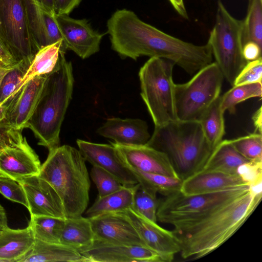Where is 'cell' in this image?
I'll use <instances>...</instances> for the list:
<instances>
[{"instance_id":"23","label":"cell","mask_w":262,"mask_h":262,"mask_svg":"<svg viewBox=\"0 0 262 262\" xmlns=\"http://www.w3.org/2000/svg\"><path fill=\"white\" fill-rule=\"evenodd\" d=\"M90 262L76 249L62 244L35 239L32 249L18 262Z\"/></svg>"},{"instance_id":"3","label":"cell","mask_w":262,"mask_h":262,"mask_svg":"<svg viewBox=\"0 0 262 262\" xmlns=\"http://www.w3.org/2000/svg\"><path fill=\"white\" fill-rule=\"evenodd\" d=\"M61 52L55 69L47 74L35 109L26 124L38 140V144L49 150L59 146V134L72 99L74 76L70 61Z\"/></svg>"},{"instance_id":"38","label":"cell","mask_w":262,"mask_h":262,"mask_svg":"<svg viewBox=\"0 0 262 262\" xmlns=\"http://www.w3.org/2000/svg\"><path fill=\"white\" fill-rule=\"evenodd\" d=\"M0 193L10 201L21 204L28 208V201L25 190L17 181L0 177Z\"/></svg>"},{"instance_id":"33","label":"cell","mask_w":262,"mask_h":262,"mask_svg":"<svg viewBox=\"0 0 262 262\" xmlns=\"http://www.w3.org/2000/svg\"><path fill=\"white\" fill-rule=\"evenodd\" d=\"M243 21V45L253 41L262 47V1L249 0L247 13Z\"/></svg>"},{"instance_id":"28","label":"cell","mask_w":262,"mask_h":262,"mask_svg":"<svg viewBox=\"0 0 262 262\" xmlns=\"http://www.w3.org/2000/svg\"><path fill=\"white\" fill-rule=\"evenodd\" d=\"M94 234L89 217H67L61 231L60 243L78 251L90 246Z\"/></svg>"},{"instance_id":"25","label":"cell","mask_w":262,"mask_h":262,"mask_svg":"<svg viewBox=\"0 0 262 262\" xmlns=\"http://www.w3.org/2000/svg\"><path fill=\"white\" fill-rule=\"evenodd\" d=\"M67 51L62 41H61L39 49L8 103L29 81L37 76L47 75L51 73L56 67L59 60L61 53L62 52L66 53Z\"/></svg>"},{"instance_id":"2","label":"cell","mask_w":262,"mask_h":262,"mask_svg":"<svg viewBox=\"0 0 262 262\" xmlns=\"http://www.w3.org/2000/svg\"><path fill=\"white\" fill-rule=\"evenodd\" d=\"M123 55L136 60L142 56L169 60L189 75L212 62L210 45H196L184 41L159 30L140 19L129 18L120 34Z\"/></svg>"},{"instance_id":"21","label":"cell","mask_w":262,"mask_h":262,"mask_svg":"<svg viewBox=\"0 0 262 262\" xmlns=\"http://www.w3.org/2000/svg\"><path fill=\"white\" fill-rule=\"evenodd\" d=\"M99 135L115 143L128 145H146L151 135L147 123L140 119L112 117L97 130Z\"/></svg>"},{"instance_id":"36","label":"cell","mask_w":262,"mask_h":262,"mask_svg":"<svg viewBox=\"0 0 262 262\" xmlns=\"http://www.w3.org/2000/svg\"><path fill=\"white\" fill-rule=\"evenodd\" d=\"M29 67L23 63L11 69L3 77L0 84V105L5 107L23 79Z\"/></svg>"},{"instance_id":"4","label":"cell","mask_w":262,"mask_h":262,"mask_svg":"<svg viewBox=\"0 0 262 262\" xmlns=\"http://www.w3.org/2000/svg\"><path fill=\"white\" fill-rule=\"evenodd\" d=\"M49 151L38 176L56 190L66 218L81 216L89 204L91 185L84 158L79 149L68 145Z\"/></svg>"},{"instance_id":"7","label":"cell","mask_w":262,"mask_h":262,"mask_svg":"<svg viewBox=\"0 0 262 262\" xmlns=\"http://www.w3.org/2000/svg\"><path fill=\"white\" fill-rule=\"evenodd\" d=\"M249 189V185L245 184L214 192L195 195H184L180 191L159 200L157 220L173 227L191 224Z\"/></svg>"},{"instance_id":"46","label":"cell","mask_w":262,"mask_h":262,"mask_svg":"<svg viewBox=\"0 0 262 262\" xmlns=\"http://www.w3.org/2000/svg\"><path fill=\"white\" fill-rule=\"evenodd\" d=\"M41 5L49 12L55 14L54 0H37Z\"/></svg>"},{"instance_id":"24","label":"cell","mask_w":262,"mask_h":262,"mask_svg":"<svg viewBox=\"0 0 262 262\" xmlns=\"http://www.w3.org/2000/svg\"><path fill=\"white\" fill-rule=\"evenodd\" d=\"M35 237L30 227H8L0 234V262H18L32 248Z\"/></svg>"},{"instance_id":"43","label":"cell","mask_w":262,"mask_h":262,"mask_svg":"<svg viewBox=\"0 0 262 262\" xmlns=\"http://www.w3.org/2000/svg\"><path fill=\"white\" fill-rule=\"evenodd\" d=\"M18 63L12 57L0 38V67L11 68Z\"/></svg>"},{"instance_id":"32","label":"cell","mask_w":262,"mask_h":262,"mask_svg":"<svg viewBox=\"0 0 262 262\" xmlns=\"http://www.w3.org/2000/svg\"><path fill=\"white\" fill-rule=\"evenodd\" d=\"M262 83L256 82L233 85L232 88L220 96V105L224 112L228 111L233 114L236 106L248 99L261 97Z\"/></svg>"},{"instance_id":"34","label":"cell","mask_w":262,"mask_h":262,"mask_svg":"<svg viewBox=\"0 0 262 262\" xmlns=\"http://www.w3.org/2000/svg\"><path fill=\"white\" fill-rule=\"evenodd\" d=\"M159 200L157 193L139 186L134 196L131 208L145 219L157 223V211Z\"/></svg>"},{"instance_id":"29","label":"cell","mask_w":262,"mask_h":262,"mask_svg":"<svg viewBox=\"0 0 262 262\" xmlns=\"http://www.w3.org/2000/svg\"><path fill=\"white\" fill-rule=\"evenodd\" d=\"M220 96L208 107L198 121L206 140L213 148L223 140L225 133V112L222 110L220 105Z\"/></svg>"},{"instance_id":"6","label":"cell","mask_w":262,"mask_h":262,"mask_svg":"<svg viewBox=\"0 0 262 262\" xmlns=\"http://www.w3.org/2000/svg\"><path fill=\"white\" fill-rule=\"evenodd\" d=\"M174 65L169 60L150 57L139 72L141 96L155 127L177 120L174 103L176 84L172 78Z\"/></svg>"},{"instance_id":"35","label":"cell","mask_w":262,"mask_h":262,"mask_svg":"<svg viewBox=\"0 0 262 262\" xmlns=\"http://www.w3.org/2000/svg\"><path fill=\"white\" fill-rule=\"evenodd\" d=\"M236 150L250 162H262V136L255 132L230 140Z\"/></svg>"},{"instance_id":"40","label":"cell","mask_w":262,"mask_h":262,"mask_svg":"<svg viewBox=\"0 0 262 262\" xmlns=\"http://www.w3.org/2000/svg\"><path fill=\"white\" fill-rule=\"evenodd\" d=\"M21 131L12 127L4 120L0 121V151L17 141L23 136Z\"/></svg>"},{"instance_id":"16","label":"cell","mask_w":262,"mask_h":262,"mask_svg":"<svg viewBox=\"0 0 262 262\" xmlns=\"http://www.w3.org/2000/svg\"><path fill=\"white\" fill-rule=\"evenodd\" d=\"M76 143L85 160L93 166L110 172L124 185L138 183L135 175L121 160L117 148L111 143H96L81 139H77Z\"/></svg>"},{"instance_id":"45","label":"cell","mask_w":262,"mask_h":262,"mask_svg":"<svg viewBox=\"0 0 262 262\" xmlns=\"http://www.w3.org/2000/svg\"><path fill=\"white\" fill-rule=\"evenodd\" d=\"M252 120L255 128V132L261 134L262 129V112L261 106L254 113L252 116Z\"/></svg>"},{"instance_id":"19","label":"cell","mask_w":262,"mask_h":262,"mask_svg":"<svg viewBox=\"0 0 262 262\" xmlns=\"http://www.w3.org/2000/svg\"><path fill=\"white\" fill-rule=\"evenodd\" d=\"M47 75L37 76L26 83L6 106L3 120L13 128L23 130L32 114L41 93Z\"/></svg>"},{"instance_id":"30","label":"cell","mask_w":262,"mask_h":262,"mask_svg":"<svg viewBox=\"0 0 262 262\" xmlns=\"http://www.w3.org/2000/svg\"><path fill=\"white\" fill-rule=\"evenodd\" d=\"M127 167L135 175L140 186L144 188L159 193L165 197L180 191L183 181L178 178L145 172Z\"/></svg>"},{"instance_id":"48","label":"cell","mask_w":262,"mask_h":262,"mask_svg":"<svg viewBox=\"0 0 262 262\" xmlns=\"http://www.w3.org/2000/svg\"><path fill=\"white\" fill-rule=\"evenodd\" d=\"M14 68V67H13ZM13 68H5L0 67V84L5 74ZM5 118V111L0 105V121H2Z\"/></svg>"},{"instance_id":"47","label":"cell","mask_w":262,"mask_h":262,"mask_svg":"<svg viewBox=\"0 0 262 262\" xmlns=\"http://www.w3.org/2000/svg\"><path fill=\"white\" fill-rule=\"evenodd\" d=\"M8 220L6 213V211L4 207L0 205V230H3L7 228Z\"/></svg>"},{"instance_id":"20","label":"cell","mask_w":262,"mask_h":262,"mask_svg":"<svg viewBox=\"0 0 262 262\" xmlns=\"http://www.w3.org/2000/svg\"><path fill=\"white\" fill-rule=\"evenodd\" d=\"M23 1L30 31L37 49L39 50L60 41L63 44V37L55 14L47 11L37 0Z\"/></svg>"},{"instance_id":"8","label":"cell","mask_w":262,"mask_h":262,"mask_svg":"<svg viewBox=\"0 0 262 262\" xmlns=\"http://www.w3.org/2000/svg\"><path fill=\"white\" fill-rule=\"evenodd\" d=\"M217 4L215 24L207 42L224 78L233 86L248 62L243 55V21L232 16L221 0Z\"/></svg>"},{"instance_id":"9","label":"cell","mask_w":262,"mask_h":262,"mask_svg":"<svg viewBox=\"0 0 262 262\" xmlns=\"http://www.w3.org/2000/svg\"><path fill=\"white\" fill-rule=\"evenodd\" d=\"M223 74L215 62L198 71L184 83L176 84L174 103L177 120L199 121L221 96Z\"/></svg>"},{"instance_id":"39","label":"cell","mask_w":262,"mask_h":262,"mask_svg":"<svg viewBox=\"0 0 262 262\" xmlns=\"http://www.w3.org/2000/svg\"><path fill=\"white\" fill-rule=\"evenodd\" d=\"M262 80V58L249 61L235 79L233 85L259 82Z\"/></svg>"},{"instance_id":"42","label":"cell","mask_w":262,"mask_h":262,"mask_svg":"<svg viewBox=\"0 0 262 262\" xmlns=\"http://www.w3.org/2000/svg\"><path fill=\"white\" fill-rule=\"evenodd\" d=\"M243 55L245 59L251 61L261 57V47L253 41H248L243 47Z\"/></svg>"},{"instance_id":"22","label":"cell","mask_w":262,"mask_h":262,"mask_svg":"<svg viewBox=\"0 0 262 262\" xmlns=\"http://www.w3.org/2000/svg\"><path fill=\"white\" fill-rule=\"evenodd\" d=\"M245 184H247L238 174L201 170L182 181L180 191L186 195H195L214 192Z\"/></svg>"},{"instance_id":"14","label":"cell","mask_w":262,"mask_h":262,"mask_svg":"<svg viewBox=\"0 0 262 262\" xmlns=\"http://www.w3.org/2000/svg\"><path fill=\"white\" fill-rule=\"evenodd\" d=\"M78 251L90 262H162L157 253L141 246L94 240L90 246Z\"/></svg>"},{"instance_id":"31","label":"cell","mask_w":262,"mask_h":262,"mask_svg":"<svg viewBox=\"0 0 262 262\" xmlns=\"http://www.w3.org/2000/svg\"><path fill=\"white\" fill-rule=\"evenodd\" d=\"M66 219L32 215L28 226L35 239L48 243H60V235Z\"/></svg>"},{"instance_id":"17","label":"cell","mask_w":262,"mask_h":262,"mask_svg":"<svg viewBox=\"0 0 262 262\" xmlns=\"http://www.w3.org/2000/svg\"><path fill=\"white\" fill-rule=\"evenodd\" d=\"M17 182L25 190L30 216L66 218L61 200L54 188L46 181L34 176Z\"/></svg>"},{"instance_id":"13","label":"cell","mask_w":262,"mask_h":262,"mask_svg":"<svg viewBox=\"0 0 262 262\" xmlns=\"http://www.w3.org/2000/svg\"><path fill=\"white\" fill-rule=\"evenodd\" d=\"M129 218L146 247L157 253L162 262H171L180 253V247L172 231L166 230L135 212L123 211Z\"/></svg>"},{"instance_id":"1","label":"cell","mask_w":262,"mask_h":262,"mask_svg":"<svg viewBox=\"0 0 262 262\" xmlns=\"http://www.w3.org/2000/svg\"><path fill=\"white\" fill-rule=\"evenodd\" d=\"M262 192L249 189L191 224L173 227L172 232L184 259H197L211 253L231 237L259 205Z\"/></svg>"},{"instance_id":"27","label":"cell","mask_w":262,"mask_h":262,"mask_svg":"<svg viewBox=\"0 0 262 262\" xmlns=\"http://www.w3.org/2000/svg\"><path fill=\"white\" fill-rule=\"evenodd\" d=\"M248 162L236 150L230 140H225L213 149L202 170L238 174V168Z\"/></svg>"},{"instance_id":"49","label":"cell","mask_w":262,"mask_h":262,"mask_svg":"<svg viewBox=\"0 0 262 262\" xmlns=\"http://www.w3.org/2000/svg\"><path fill=\"white\" fill-rule=\"evenodd\" d=\"M3 230H0V234L2 233Z\"/></svg>"},{"instance_id":"10","label":"cell","mask_w":262,"mask_h":262,"mask_svg":"<svg viewBox=\"0 0 262 262\" xmlns=\"http://www.w3.org/2000/svg\"><path fill=\"white\" fill-rule=\"evenodd\" d=\"M0 38L17 63L29 67L39 50L30 31L23 0H0Z\"/></svg>"},{"instance_id":"41","label":"cell","mask_w":262,"mask_h":262,"mask_svg":"<svg viewBox=\"0 0 262 262\" xmlns=\"http://www.w3.org/2000/svg\"><path fill=\"white\" fill-rule=\"evenodd\" d=\"M81 0H54L55 14L69 15Z\"/></svg>"},{"instance_id":"26","label":"cell","mask_w":262,"mask_h":262,"mask_svg":"<svg viewBox=\"0 0 262 262\" xmlns=\"http://www.w3.org/2000/svg\"><path fill=\"white\" fill-rule=\"evenodd\" d=\"M139 183L123 185L120 189L102 197L98 196L94 203L86 210L87 217L103 214L123 212L133 206L135 193Z\"/></svg>"},{"instance_id":"12","label":"cell","mask_w":262,"mask_h":262,"mask_svg":"<svg viewBox=\"0 0 262 262\" xmlns=\"http://www.w3.org/2000/svg\"><path fill=\"white\" fill-rule=\"evenodd\" d=\"M67 50L82 59L98 52L104 34L94 30L86 19H75L67 15L55 14Z\"/></svg>"},{"instance_id":"44","label":"cell","mask_w":262,"mask_h":262,"mask_svg":"<svg viewBox=\"0 0 262 262\" xmlns=\"http://www.w3.org/2000/svg\"><path fill=\"white\" fill-rule=\"evenodd\" d=\"M175 10L183 18H188L183 0H169Z\"/></svg>"},{"instance_id":"5","label":"cell","mask_w":262,"mask_h":262,"mask_svg":"<svg viewBox=\"0 0 262 262\" xmlns=\"http://www.w3.org/2000/svg\"><path fill=\"white\" fill-rule=\"evenodd\" d=\"M146 145L165 154L182 181L202 170L214 149L198 121L177 120L155 127Z\"/></svg>"},{"instance_id":"15","label":"cell","mask_w":262,"mask_h":262,"mask_svg":"<svg viewBox=\"0 0 262 262\" xmlns=\"http://www.w3.org/2000/svg\"><path fill=\"white\" fill-rule=\"evenodd\" d=\"M89 219L94 234V240L146 247L131 221L123 212L103 214Z\"/></svg>"},{"instance_id":"37","label":"cell","mask_w":262,"mask_h":262,"mask_svg":"<svg viewBox=\"0 0 262 262\" xmlns=\"http://www.w3.org/2000/svg\"><path fill=\"white\" fill-rule=\"evenodd\" d=\"M91 177L97 187L99 197L115 192L124 185L111 173L97 166H93Z\"/></svg>"},{"instance_id":"18","label":"cell","mask_w":262,"mask_h":262,"mask_svg":"<svg viewBox=\"0 0 262 262\" xmlns=\"http://www.w3.org/2000/svg\"><path fill=\"white\" fill-rule=\"evenodd\" d=\"M111 143L117 148L121 160L127 167L145 172L179 178L164 152L146 145H122L111 142Z\"/></svg>"},{"instance_id":"11","label":"cell","mask_w":262,"mask_h":262,"mask_svg":"<svg viewBox=\"0 0 262 262\" xmlns=\"http://www.w3.org/2000/svg\"><path fill=\"white\" fill-rule=\"evenodd\" d=\"M41 166L38 155L23 136L0 151V177L19 182L38 176Z\"/></svg>"}]
</instances>
